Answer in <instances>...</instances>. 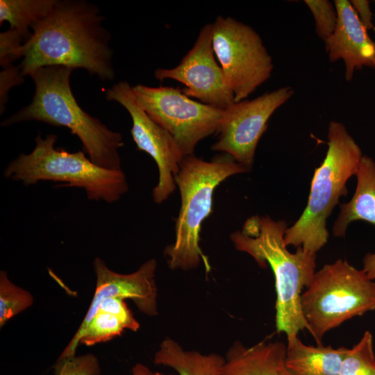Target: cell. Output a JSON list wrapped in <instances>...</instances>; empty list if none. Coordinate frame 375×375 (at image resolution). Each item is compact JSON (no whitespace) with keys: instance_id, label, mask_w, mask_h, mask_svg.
Segmentation results:
<instances>
[{"instance_id":"cell-25","label":"cell","mask_w":375,"mask_h":375,"mask_svg":"<svg viewBox=\"0 0 375 375\" xmlns=\"http://www.w3.org/2000/svg\"><path fill=\"white\" fill-rule=\"evenodd\" d=\"M98 310L117 315L128 324L130 330L133 332L140 328V324L122 298L110 297L104 299L101 302Z\"/></svg>"},{"instance_id":"cell-3","label":"cell","mask_w":375,"mask_h":375,"mask_svg":"<svg viewBox=\"0 0 375 375\" xmlns=\"http://www.w3.org/2000/svg\"><path fill=\"white\" fill-rule=\"evenodd\" d=\"M73 70L65 66H48L36 69L29 76L35 84L31 103L1 124L8 126L23 122L38 121L66 127L78 138L83 151L92 162L106 169L122 170L119 149L124 145L122 136L78 105L70 85Z\"/></svg>"},{"instance_id":"cell-26","label":"cell","mask_w":375,"mask_h":375,"mask_svg":"<svg viewBox=\"0 0 375 375\" xmlns=\"http://www.w3.org/2000/svg\"><path fill=\"white\" fill-rule=\"evenodd\" d=\"M350 2L364 27L367 31L373 28L374 26L370 1L367 0H351Z\"/></svg>"},{"instance_id":"cell-24","label":"cell","mask_w":375,"mask_h":375,"mask_svg":"<svg viewBox=\"0 0 375 375\" xmlns=\"http://www.w3.org/2000/svg\"><path fill=\"white\" fill-rule=\"evenodd\" d=\"M56 375H100L98 358L89 353L57 360L53 366Z\"/></svg>"},{"instance_id":"cell-27","label":"cell","mask_w":375,"mask_h":375,"mask_svg":"<svg viewBox=\"0 0 375 375\" xmlns=\"http://www.w3.org/2000/svg\"><path fill=\"white\" fill-rule=\"evenodd\" d=\"M362 269L371 280H375V252L367 253L365 255Z\"/></svg>"},{"instance_id":"cell-12","label":"cell","mask_w":375,"mask_h":375,"mask_svg":"<svg viewBox=\"0 0 375 375\" xmlns=\"http://www.w3.org/2000/svg\"><path fill=\"white\" fill-rule=\"evenodd\" d=\"M212 24L203 26L192 47L173 68H158L156 79L176 81L185 87L182 92L190 98L222 110L235 102L220 65L212 48Z\"/></svg>"},{"instance_id":"cell-23","label":"cell","mask_w":375,"mask_h":375,"mask_svg":"<svg viewBox=\"0 0 375 375\" xmlns=\"http://www.w3.org/2000/svg\"><path fill=\"white\" fill-rule=\"evenodd\" d=\"M315 20V32L324 42L334 32L338 14L334 3L328 0H305Z\"/></svg>"},{"instance_id":"cell-4","label":"cell","mask_w":375,"mask_h":375,"mask_svg":"<svg viewBox=\"0 0 375 375\" xmlns=\"http://www.w3.org/2000/svg\"><path fill=\"white\" fill-rule=\"evenodd\" d=\"M327 138L328 150L323 162L315 170L307 205L285 233L287 246L302 247L315 253L328 242L326 219L340 197L347 195V182L356 175L363 156L358 144L340 122H329Z\"/></svg>"},{"instance_id":"cell-5","label":"cell","mask_w":375,"mask_h":375,"mask_svg":"<svg viewBox=\"0 0 375 375\" xmlns=\"http://www.w3.org/2000/svg\"><path fill=\"white\" fill-rule=\"evenodd\" d=\"M248 171L227 154L210 161L194 155L183 158L175 178L181 196L175 240L164 252L169 268L190 270L197 268L203 259L208 265L199 239L202 223L212 212L214 192L228 177Z\"/></svg>"},{"instance_id":"cell-18","label":"cell","mask_w":375,"mask_h":375,"mask_svg":"<svg viewBox=\"0 0 375 375\" xmlns=\"http://www.w3.org/2000/svg\"><path fill=\"white\" fill-rule=\"evenodd\" d=\"M153 362L173 369L178 375H222L225 358L217 353L185 351L177 342L166 338L156 352Z\"/></svg>"},{"instance_id":"cell-9","label":"cell","mask_w":375,"mask_h":375,"mask_svg":"<svg viewBox=\"0 0 375 375\" xmlns=\"http://www.w3.org/2000/svg\"><path fill=\"white\" fill-rule=\"evenodd\" d=\"M212 27L213 51L235 102L246 99L271 76L272 58L250 26L219 15Z\"/></svg>"},{"instance_id":"cell-28","label":"cell","mask_w":375,"mask_h":375,"mask_svg":"<svg viewBox=\"0 0 375 375\" xmlns=\"http://www.w3.org/2000/svg\"><path fill=\"white\" fill-rule=\"evenodd\" d=\"M132 375H161L158 372H153L147 366L142 363L135 364L131 369Z\"/></svg>"},{"instance_id":"cell-6","label":"cell","mask_w":375,"mask_h":375,"mask_svg":"<svg viewBox=\"0 0 375 375\" xmlns=\"http://www.w3.org/2000/svg\"><path fill=\"white\" fill-rule=\"evenodd\" d=\"M57 135L49 134L35 138L29 153H20L3 170V176L24 185L40 181L62 183L64 187L85 190L91 201L114 203L125 194L128 185L123 170L108 169L97 165L84 151L69 152L55 147Z\"/></svg>"},{"instance_id":"cell-10","label":"cell","mask_w":375,"mask_h":375,"mask_svg":"<svg viewBox=\"0 0 375 375\" xmlns=\"http://www.w3.org/2000/svg\"><path fill=\"white\" fill-rule=\"evenodd\" d=\"M294 92L292 87L283 86L251 100L234 102L224 111L218 138L211 149L230 156L249 170L269 118Z\"/></svg>"},{"instance_id":"cell-8","label":"cell","mask_w":375,"mask_h":375,"mask_svg":"<svg viewBox=\"0 0 375 375\" xmlns=\"http://www.w3.org/2000/svg\"><path fill=\"white\" fill-rule=\"evenodd\" d=\"M140 106L172 138L183 158L194 155L199 142L217 133L224 110L192 99L178 88L132 87Z\"/></svg>"},{"instance_id":"cell-11","label":"cell","mask_w":375,"mask_h":375,"mask_svg":"<svg viewBox=\"0 0 375 375\" xmlns=\"http://www.w3.org/2000/svg\"><path fill=\"white\" fill-rule=\"evenodd\" d=\"M105 97L119 103L128 111L133 123L131 134L138 149L155 160L158 181L152 190V198L156 203H162L175 190V178L183 156L170 135L140 106L128 83H115L106 91Z\"/></svg>"},{"instance_id":"cell-17","label":"cell","mask_w":375,"mask_h":375,"mask_svg":"<svg viewBox=\"0 0 375 375\" xmlns=\"http://www.w3.org/2000/svg\"><path fill=\"white\" fill-rule=\"evenodd\" d=\"M357 183L351 200L340 205L332 231L335 237L345 235L349 224L365 221L375 225V161L362 156L356 173Z\"/></svg>"},{"instance_id":"cell-29","label":"cell","mask_w":375,"mask_h":375,"mask_svg":"<svg viewBox=\"0 0 375 375\" xmlns=\"http://www.w3.org/2000/svg\"><path fill=\"white\" fill-rule=\"evenodd\" d=\"M374 2H375V1H374ZM374 31H375V26H374Z\"/></svg>"},{"instance_id":"cell-15","label":"cell","mask_w":375,"mask_h":375,"mask_svg":"<svg viewBox=\"0 0 375 375\" xmlns=\"http://www.w3.org/2000/svg\"><path fill=\"white\" fill-rule=\"evenodd\" d=\"M286 347L278 341H262L249 347L237 341L226 353L222 375H291Z\"/></svg>"},{"instance_id":"cell-21","label":"cell","mask_w":375,"mask_h":375,"mask_svg":"<svg viewBox=\"0 0 375 375\" xmlns=\"http://www.w3.org/2000/svg\"><path fill=\"white\" fill-rule=\"evenodd\" d=\"M33 301L31 292L14 284L6 271L0 272V328L31 307Z\"/></svg>"},{"instance_id":"cell-7","label":"cell","mask_w":375,"mask_h":375,"mask_svg":"<svg viewBox=\"0 0 375 375\" xmlns=\"http://www.w3.org/2000/svg\"><path fill=\"white\" fill-rule=\"evenodd\" d=\"M301 307L308 331L319 345L329 331L375 310V283L362 269L338 259L315 272L301 294Z\"/></svg>"},{"instance_id":"cell-13","label":"cell","mask_w":375,"mask_h":375,"mask_svg":"<svg viewBox=\"0 0 375 375\" xmlns=\"http://www.w3.org/2000/svg\"><path fill=\"white\" fill-rule=\"evenodd\" d=\"M156 267V260L152 258L144 262L135 272L124 274L112 271L101 258H95L93 267L96 288L92 302L81 325L58 360L76 356L81 334L97 312L101 302L106 299H131L142 312L148 316L157 315Z\"/></svg>"},{"instance_id":"cell-16","label":"cell","mask_w":375,"mask_h":375,"mask_svg":"<svg viewBox=\"0 0 375 375\" xmlns=\"http://www.w3.org/2000/svg\"><path fill=\"white\" fill-rule=\"evenodd\" d=\"M286 365L291 375H339L347 348L304 344L297 334L287 336Z\"/></svg>"},{"instance_id":"cell-19","label":"cell","mask_w":375,"mask_h":375,"mask_svg":"<svg viewBox=\"0 0 375 375\" xmlns=\"http://www.w3.org/2000/svg\"><path fill=\"white\" fill-rule=\"evenodd\" d=\"M56 0H1L0 23L5 21L9 28L17 31L27 41L31 26L46 17Z\"/></svg>"},{"instance_id":"cell-2","label":"cell","mask_w":375,"mask_h":375,"mask_svg":"<svg viewBox=\"0 0 375 375\" xmlns=\"http://www.w3.org/2000/svg\"><path fill=\"white\" fill-rule=\"evenodd\" d=\"M283 220L269 216H252L241 231L231 233L235 248L251 256L261 267L269 265L274 276L276 328L286 336L308 331L301 307L302 291L316 272V253L298 247L295 253L287 249Z\"/></svg>"},{"instance_id":"cell-1","label":"cell","mask_w":375,"mask_h":375,"mask_svg":"<svg viewBox=\"0 0 375 375\" xmlns=\"http://www.w3.org/2000/svg\"><path fill=\"white\" fill-rule=\"evenodd\" d=\"M98 7L83 0H56L51 12L31 26L18 65L22 76L48 66L82 68L102 81L115 77L110 33Z\"/></svg>"},{"instance_id":"cell-22","label":"cell","mask_w":375,"mask_h":375,"mask_svg":"<svg viewBox=\"0 0 375 375\" xmlns=\"http://www.w3.org/2000/svg\"><path fill=\"white\" fill-rule=\"evenodd\" d=\"M128 324L117 315L98 310L81 334L78 344L92 346L119 336Z\"/></svg>"},{"instance_id":"cell-14","label":"cell","mask_w":375,"mask_h":375,"mask_svg":"<svg viewBox=\"0 0 375 375\" xmlns=\"http://www.w3.org/2000/svg\"><path fill=\"white\" fill-rule=\"evenodd\" d=\"M338 20L333 34L324 42L331 62H344L346 81H351L356 70L375 68V42L359 20L350 1L335 0Z\"/></svg>"},{"instance_id":"cell-20","label":"cell","mask_w":375,"mask_h":375,"mask_svg":"<svg viewBox=\"0 0 375 375\" xmlns=\"http://www.w3.org/2000/svg\"><path fill=\"white\" fill-rule=\"evenodd\" d=\"M339 375H375V353L371 332L365 331L359 342L347 349Z\"/></svg>"}]
</instances>
